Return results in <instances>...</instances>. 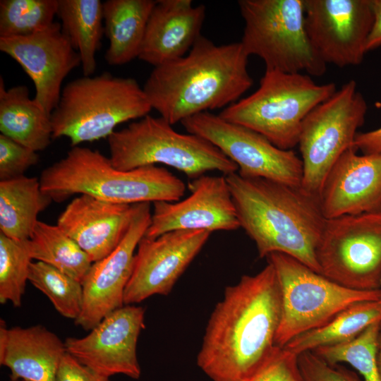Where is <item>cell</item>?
I'll return each mask as SVG.
<instances>
[{"instance_id":"1","label":"cell","mask_w":381,"mask_h":381,"mask_svg":"<svg viewBox=\"0 0 381 381\" xmlns=\"http://www.w3.org/2000/svg\"><path fill=\"white\" fill-rule=\"evenodd\" d=\"M282 313L272 264L227 286L207 325L197 364L213 381H246L282 349L276 336Z\"/></svg>"},{"instance_id":"2","label":"cell","mask_w":381,"mask_h":381,"mask_svg":"<svg viewBox=\"0 0 381 381\" xmlns=\"http://www.w3.org/2000/svg\"><path fill=\"white\" fill-rule=\"evenodd\" d=\"M241 42L217 45L200 35L185 56L154 67L143 90L152 109L171 125L226 108L253 85Z\"/></svg>"},{"instance_id":"3","label":"cell","mask_w":381,"mask_h":381,"mask_svg":"<svg viewBox=\"0 0 381 381\" xmlns=\"http://www.w3.org/2000/svg\"><path fill=\"white\" fill-rule=\"evenodd\" d=\"M225 176L240 228L254 241L259 257L283 253L321 274L315 251L327 219L319 199L301 186L237 172Z\"/></svg>"},{"instance_id":"4","label":"cell","mask_w":381,"mask_h":381,"mask_svg":"<svg viewBox=\"0 0 381 381\" xmlns=\"http://www.w3.org/2000/svg\"><path fill=\"white\" fill-rule=\"evenodd\" d=\"M42 190L56 202L73 195H88L116 204L176 202L185 183L157 165L123 171L97 150L75 146L60 160L45 168L40 177Z\"/></svg>"},{"instance_id":"5","label":"cell","mask_w":381,"mask_h":381,"mask_svg":"<svg viewBox=\"0 0 381 381\" xmlns=\"http://www.w3.org/2000/svg\"><path fill=\"white\" fill-rule=\"evenodd\" d=\"M152 110L147 97L132 78L109 72L82 76L62 89L51 114L52 138L66 137L72 147L108 138L124 122L140 119Z\"/></svg>"},{"instance_id":"6","label":"cell","mask_w":381,"mask_h":381,"mask_svg":"<svg viewBox=\"0 0 381 381\" xmlns=\"http://www.w3.org/2000/svg\"><path fill=\"white\" fill-rule=\"evenodd\" d=\"M336 90L334 83L317 84L307 74L265 70L253 93L218 115L262 135L280 149L292 150L306 116Z\"/></svg>"},{"instance_id":"7","label":"cell","mask_w":381,"mask_h":381,"mask_svg":"<svg viewBox=\"0 0 381 381\" xmlns=\"http://www.w3.org/2000/svg\"><path fill=\"white\" fill-rule=\"evenodd\" d=\"M172 126L162 116L148 114L115 131L107 138L111 164L123 171L162 164L190 180L210 171L225 176L238 171L237 165L212 143Z\"/></svg>"},{"instance_id":"8","label":"cell","mask_w":381,"mask_h":381,"mask_svg":"<svg viewBox=\"0 0 381 381\" xmlns=\"http://www.w3.org/2000/svg\"><path fill=\"white\" fill-rule=\"evenodd\" d=\"M238 5L244 22L241 43L248 56L263 61L265 70L325 73L306 31L304 0H240Z\"/></svg>"},{"instance_id":"9","label":"cell","mask_w":381,"mask_h":381,"mask_svg":"<svg viewBox=\"0 0 381 381\" xmlns=\"http://www.w3.org/2000/svg\"><path fill=\"white\" fill-rule=\"evenodd\" d=\"M280 288L282 313L276 344L283 348L294 338L322 327L352 304L381 298V290L344 287L280 253L267 257Z\"/></svg>"},{"instance_id":"10","label":"cell","mask_w":381,"mask_h":381,"mask_svg":"<svg viewBox=\"0 0 381 381\" xmlns=\"http://www.w3.org/2000/svg\"><path fill=\"white\" fill-rule=\"evenodd\" d=\"M368 105L353 80L344 83L304 119L298 145L303 163L301 188L320 200L325 179L340 156L353 147Z\"/></svg>"},{"instance_id":"11","label":"cell","mask_w":381,"mask_h":381,"mask_svg":"<svg viewBox=\"0 0 381 381\" xmlns=\"http://www.w3.org/2000/svg\"><path fill=\"white\" fill-rule=\"evenodd\" d=\"M315 255L330 280L353 290L380 289L381 211L327 219Z\"/></svg>"},{"instance_id":"12","label":"cell","mask_w":381,"mask_h":381,"mask_svg":"<svg viewBox=\"0 0 381 381\" xmlns=\"http://www.w3.org/2000/svg\"><path fill=\"white\" fill-rule=\"evenodd\" d=\"M181 123L188 133L202 137L218 147L237 165L241 176L301 186L303 163L292 150L280 149L262 135L210 111Z\"/></svg>"},{"instance_id":"13","label":"cell","mask_w":381,"mask_h":381,"mask_svg":"<svg viewBox=\"0 0 381 381\" xmlns=\"http://www.w3.org/2000/svg\"><path fill=\"white\" fill-rule=\"evenodd\" d=\"M305 23L311 45L327 65L358 66L373 16L370 0H304Z\"/></svg>"},{"instance_id":"14","label":"cell","mask_w":381,"mask_h":381,"mask_svg":"<svg viewBox=\"0 0 381 381\" xmlns=\"http://www.w3.org/2000/svg\"><path fill=\"white\" fill-rule=\"evenodd\" d=\"M150 202L135 204L130 226L119 246L92 262L82 282V310L76 325L91 330L105 317L124 306V292L132 274L135 251L151 220Z\"/></svg>"},{"instance_id":"15","label":"cell","mask_w":381,"mask_h":381,"mask_svg":"<svg viewBox=\"0 0 381 381\" xmlns=\"http://www.w3.org/2000/svg\"><path fill=\"white\" fill-rule=\"evenodd\" d=\"M211 234L205 230L172 231L140 241L124 305H135L153 295H167L200 253Z\"/></svg>"},{"instance_id":"16","label":"cell","mask_w":381,"mask_h":381,"mask_svg":"<svg viewBox=\"0 0 381 381\" xmlns=\"http://www.w3.org/2000/svg\"><path fill=\"white\" fill-rule=\"evenodd\" d=\"M144 320L143 307L125 305L105 317L87 335L66 339V353L102 375L122 374L139 379L136 349Z\"/></svg>"},{"instance_id":"17","label":"cell","mask_w":381,"mask_h":381,"mask_svg":"<svg viewBox=\"0 0 381 381\" xmlns=\"http://www.w3.org/2000/svg\"><path fill=\"white\" fill-rule=\"evenodd\" d=\"M0 50L30 78L35 88L34 99L50 115L59 103L64 80L81 66L79 54L57 22L30 35L0 37Z\"/></svg>"},{"instance_id":"18","label":"cell","mask_w":381,"mask_h":381,"mask_svg":"<svg viewBox=\"0 0 381 381\" xmlns=\"http://www.w3.org/2000/svg\"><path fill=\"white\" fill-rule=\"evenodd\" d=\"M190 195L176 202H153L145 237L176 230L234 231L240 228L226 176L202 175L188 183Z\"/></svg>"},{"instance_id":"19","label":"cell","mask_w":381,"mask_h":381,"mask_svg":"<svg viewBox=\"0 0 381 381\" xmlns=\"http://www.w3.org/2000/svg\"><path fill=\"white\" fill-rule=\"evenodd\" d=\"M320 205L326 219L380 211L381 153L346 150L325 179Z\"/></svg>"},{"instance_id":"20","label":"cell","mask_w":381,"mask_h":381,"mask_svg":"<svg viewBox=\"0 0 381 381\" xmlns=\"http://www.w3.org/2000/svg\"><path fill=\"white\" fill-rule=\"evenodd\" d=\"M135 208V204H116L78 195L61 213L56 224L94 262L119 246L130 226Z\"/></svg>"},{"instance_id":"21","label":"cell","mask_w":381,"mask_h":381,"mask_svg":"<svg viewBox=\"0 0 381 381\" xmlns=\"http://www.w3.org/2000/svg\"><path fill=\"white\" fill-rule=\"evenodd\" d=\"M205 11L191 0L156 1L138 58L155 67L187 54L201 35Z\"/></svg>"},{"instance_id":"22","label":"cell","mask_w":381,"mask_h":381,"mask_svg":"<svg viewBox=\"0 0 381 381\" xmlns=\"http://www.w3.org/2000/svg\"><path fill=\"white\" fill-rule=\"evenodd\" d=\"M64 341L42 325L7 327L1 320L0 364L11 371V380L56 381Z\"/></svg>"},{"instance_id":"23","label":"cell","mask_w":381,"mask_h":381,"mask_svg":"<svg viewBox=\"0 0 381 381\" xmlns=\"http://www.w3.org/2000/svg\"><path fill=\"white\" fill-rule=\"evenodd\" d=\"M0 131L35 152L45 150L51 143V115L33 99L28 87L16 85L6 89L0 77Z\"/></svg>"},{"instance_id":"24","label":"cell","mask_w":381,"mask_h":381,"mask_svg":"<svg viewBox=\"0 0 381 381\" xmlns=\"http://www.w3.org/2000/svg\"><path fill=\"white\" fill-rule=\"evenodd\" d=\"M154 0H107L103 2L104 32L109 46L104 59L121 66L138 57Z\"/></svg>"},{"instance_id":"25","label":"cell","mask_w":381,"mask_h":381,"mask_svg":"<svg viewBox=\"0 0 381 381\" xmlns=\"http://www.w3.org/2000/svg\"><path fill=\"white\" fill-rule=\"evenodd\" d=\"M52 201L37 177L0 181V233L15 240L30 239L38 214Z\"/></svg>"},{"instance_id":"26","label":"cell","mask_w":381,"mask_h":381,"mask_svg":"<svg viewBox=\"0 0 381 381\" xmlns=\"http://www.w3.org/2000/svg\"><path fill=\"white\" fill-rule=\"evenodd\" d=\"M56 16L62 32L79 54L84 76L96 69L95 55L104 32L103 2L100 0H58Z\"/></svg>"},{"instance_id":"27","label":"cell","mask_w":381,"mask_h":381,"mask_svg":"<svg viewBox=\"0 0 381 381\" xmlns=\"http://www.w3.org/2000/svg\"><path fill=\"white\" fill-rule=\"evenodd\" d=\"M377 322H381V298L359 301L322 327L294 338L283 349L297 356L304 351L340 344L353 340Z\"/></svg>"},{"instance_id":"28","label":"cell","mask_w":381,"mask_h":381,"mask_svg":"<svg viewBox=\"0 0 381 381\" xmlns=\"http://www.w3.org/2000/svg\"><path fill=\"white\" fill-rule=\"evenodd\" d=\"M33 260L47 263L82 283L92 262L57 224L38 221L30 238Z\"/></svg>"},{"instance_id":"29","label":"cell","mask_w":381,"mask_h":381,"mask_svg":"<svg viewBox=\"0 0 381 381\" xmlns=\"http://www.w3.org/2000/svg\"><path fill=\"white\" fill-rule=\"evenodd\" d=\"M28 282L48 297L62 316L74 320L79 316L83 303L80 282L40 261L31 262Z\"/></svg>"},{"instance_id":"30","label":"cell","mask_w":381,"mask_h":381,"mask_svg":"<svg viewBox=\"0 0 381 381\" xmlns=\"http://www.w3.org/2000/svg\"><path fill=\"white\" fill-rule=\"evenodd\" d=\"M32 257L30 239L15 240L0 233V303L20 307Z\"/></svg>"},{"instance_id":"31","label":"cell","mask_w":381,"mask_h":381,"mask_svg":"<svg viewBox=\"0 0 381 381\" xmlns=\"http://www.w3.org/2000/svg\"><path fill=\"white\" fill-rule=\"evenodd\" d=\"M58 0H1L0 37L26 36L51 24Z\"/></svg>"},{"instance_id":"32","label":"cell","mask_w":381,"mask_h":381,"mask_svg":"<svg viewBox=\"0 0 381 381\" xmlns=\"http://www.w3.org/2000/svg\"><path fill=\"white\" fill-rule=\"evenodd\" d=\"M380 325L377 322L370 325L351 341L312 351L328 363L350 365L363 381H381L376 363Z\"/></svg>"},{"instance_id":"33","label":"cell","mask_w":381,"mask_h":381,"mask_svg":"<svg viewBox=\"0 0 381 381\" xmlns=\"http://www.w3.org/2000/svg\"><path fill=\"white\" fill-rule=\"evenodd\" d=\"M297 363L302 381H363L356 372L328 363L312 351L297 355Z\"/></svg>"},{"instance_id":"34","label":"cell","mask_w":381,"mask_h":381,"mask_svg":"<svg viewBox=\"0 0 381 381\" xmlns=\"http://www.w3.org/2000/svg\"><path fill=\"white\" fill-rule=\"evenodd\" d=\"M38 162L37 152L0 134V181L25 176L24 173Z\"/></svg>"},{"instance_id":"35","label":"cell","mask_w":381,"mask_h":381,"mask_svg":"<svg viewBox=\"0 0 381 381\" xmlns=\"http://www.w3.org/2000/svg\"><path fill=\"white\" fill-rule=\"evenodd\" d=\"M246 381H302L297 356L282 348L265 366Z\"/></svg>"},{"instance_id":"36","label":"cell","mask_w":381,"mask_h":381,"mask_svg":"<svg viewBox=\"0 0 381 381\" xmlns=\"http://www.w3.org/2000/svg\"><path fill=\"white\" fill-rule=\"evenodd\" d=\"M56 381H111L109 377L102 375L84 365L74 357L66 353L60 363Z\"/></svg>"},{"instance_id":"37","label":"cell","mask_w":381,"mask_h":381,"mask_svg":"<svg viewBox=\"0 0 381 381\" xmlns=\"http://www.w3.org/2000/svg\"><path fill=\"white\" fill-rule=\"evenodd\" d=\"M353 147L363 154L381 153V127L370 131L358 133Z\"/></svg>"},{"instance_id":"38","label":"cell","mask_w":381,"mask_h":381,"mask_svg":"<svg viewBox=\"0 0 381 381\" xmlns=\"http://www.w3.org/2000/svg\"><path fill=\"white\" fill-rule=\"evenodd\" d=\"M373 16V25L366 44V52L381 47V0H370Z\"/></svg>"},{"instance_id":"39","label":"cell","mask_w":381,"mask_h":381,"mask_svg":"<svg viewBox=\"0 0 381 381\" xmlns=\"http://www.w3.org/2000/svg\"><path fill=\"white\" fill-rule=\"evenodd\" d=\"M376 363L377 370L381 378V322L379 328V333L377 337V353H376Z\"/></svg>"},{"instance_id":"40","label":"cell","mask_w":381,"mask_h":381,"mask_svg":"<svg viewBox=\"0 0 381 381\" xmlns=\"http://www.w3.org/2000/svg\"><path fill=\"white\" fill-rule=\"evenodd\" d=\"M10 381H13V380H11ZM16 381H25V380H16Z\"/></svg>"},{"instance_id":"41","label":"cell","mask_w":381,"mask_h":381,"mask_svg":"<svg viewBox=\"0 0 381 381\" xmlns=\"http://www.w3.org/2000/svg\"><path fill=\"white\" fill-rule=\"evenodd\" d=\"M380 289L381 290V280H380Z\"/></svg>"},{"instance_id":"42","label":"cell","mask_w":381,"mask_h":381,"mask_svg":"<svg viewBox=\"0 0 381 381\" xmlns=\"http://www.w3.org/2000/svg\"><path fill=\"white\" fill-rule=\"evenodd\" d=\"M381 211V210H380Z\"/></svg>"}]
</instances>
